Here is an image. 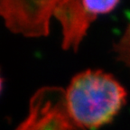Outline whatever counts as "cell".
I'll list each match as a JSON object with an SVG mask.
<instances>
[{
	"instance_id": "277c9868",
	"label": "cell",
	"mask_w": 130,
	"mask_h": 130,
	"mask_svg": "<svg viewBox=\"0 0 130 130\" xmlns=\"http://www.w3.org/2000/svg\"><path fill=\"white\" fill-rule=\"evenodd\" d=\"M53 15L62 26V49H73L74 52L78 51L90 24L97 18L78 0L58 1Z\"/></svg>"
},
{
	"instance_id": "5b68a950",
	"label": "cell",
	"mask_w": 130,
	"mask_h": 130,
	"mask_svg": "<svg viewBox=\"0 0 130 130\" xmlns=\"http://www.w3.org/2000/svg\"><path fill=\"white\" fill-rule=\"evenodd\" d=\"M119 1H90V0H84L82 4L89 13L97 16L100 14H108L114 10L117 7Z\"/></svg>"
},
{
	"instance_id": "6da1fadb",
	"label": "cell",
	"mask_w": 130,
	"mask_h": 130,
	"mask_svg": "<svg viewBox=\"0 0 130 130\" xmlns=\"http://www.w3.org/2000/svg\"><path fill=\"white\" fill-rule=\"evenodd\" d=\"M65 92L71 115L86 129L110 123L126 104L127 96L126 89L101 70L78 73Z\"/></svg>"
},
{
	"instance_id": "3957f363",
	"label": "cell",
	"mask_w": 130,
	"mask_h": 130,
	"mask_svg": "<svg viewBox=\"0 0 130 130\" xmlns=\"http://www.w3.org/2000/svg\"><path fill=\"white\" fill-rule=\"evenodd\" d=\"M58 1L2 0L0 14L6 27L26 37L47 36L50 19Z\"/></svg>"
},
{
	"instance_id": "8992f818",
	"label": "cell",
	"mask_w": 130,
	"mask_h": 130,
	"mask_svg": "<svg viewBox=\"0 0 130 130\" xmlns=\"http://www.w3.org/2000/svg\"><path fill=\"white\" fill-rule=\"evenodd\" d=\"M115 50L118 53V59L130 67V26L126 29L119 43L115 46Z\"/></svg>"
},
{
	"instance_id": "7a4b0ae2",
	"label": "cell",
	"mask_w": 130,
	"mask_h": 130,
	"mask_svg": "<svg viewBox=\"0 0 130 130\" xmlns=\"http://www.w3.org/2000/svg\"><path fill=\"white\" fill-rule=\"evenodd\" d=\"M15 130H87L72 117L66 92L60 87H43L31 98L27 118Z\"/></svg>"
}]
</instances>
